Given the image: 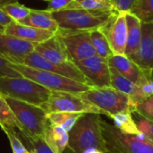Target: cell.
Returning <instances> with one entry per match:
<instances>
[{"label": "cell", "instance_id": "14", "mask_svg": "<svg viewBox=\"0 0 153 153\" xmlns=\"http://www.w3.org/2000/svg\"><path fill=\"white\" fill-rule=\"evenodd\" d=\"M130 58L144 72L153 74V22H143L140 44Z\"/></svg>", "mask_w": 153, "mask_h": 153}, {"label": "cell", "instance_id": "35", "mask_svg": "<svg viewBox=\"0 0 153 153\" xmlns=\"http://www.w3.org/2000/svg\"><path fill=\"white\" fill-rule=\"evenodd\" d=\"M144 95L145 98H148L153 95V75L146 78L141 84L138 85Z\"/></svg>", "mask_w": 153, "mask_h": 153}, {"label": "cell", "instance_id": "33", "mask_svg": "<svg viewBox=\"0 0 153 153\" xmlns=\"http://www.w3.org/2000/svg\"><path fill=\"white\" fill-rule=\"evenodd\" d=\"M17 71L11 67L10 62L0 56V77H21Z\"/></svg>", "mask_w": 153, "mask_h": 153}, {"label": "cell", "instance_id": "34", "mask_svg": "<svg viewBox=\"0 0 153 153\" xmlns=\"http://www.w3.org/2000/svg\"><path fill=\"white\" fill-rule=\"evenodd\" d=\"M73 2V0H50L46 10L49 12H56L69 9Z\"/></svg>", "mask_w": 153, "mask_h": 153}, {"label": "cell", "instance_id": "20", "mask_svg": "<svg viewBox=\"0 0 153 153\" xmlns=\"http://www.w3.org/2000/svg\"><path fill=\"white\" fill-rule=\"evenodd\" d=\"M127 21V42L125 55L131 57L136 51L142 39L143 22L131 12H126Z\"/></svg>", "mask_w": 153, "mask_h": 153}, {"label": "cell", "instance_id": "42", "mask_svg": "<svg viewBox=\"0 0 153 153\" xmlns=\"http://www.w3.org/2000/svg\"><path fill=\"white\" fill-rule=\"evenodd\" d=\"M73 1H74V2H77V3H79V2H81L82 0H73Z\"/></svg>", "mask_w": 153, "mask_h": 153}, {"label": "cell", "instance_id": "2", "mask_svg": "<svg viewBox=\"0 0 153 153\" xmlns=\"http://www.w3.org/2000/svg\"><path fill=\"white\" fill-rule=\"evenodd\" d=\"M78 94L85 101L104 111L108 117L120 112L133 114L135 111L130 97L111 86L91 87Z\"/></svg>", "mask_w": 153, "mask_h": 153}, {"label": "cell", "instance_id": "37", "mask_svg": "<svg viewBox=\"0 0 153 153\" xmlns=\"http://www.w3.org/2000/svg\"><path fill=\"white\" fill-rule=\"evenodd\" d=\"M13 22L14 21L2 8H0V24L4 27H6Z\"/></svg>", "mask_w": 153, "mask_h": 153}, {"label": "cell", "instance_id": "23", "mask_svg": "<svg viewBox=\"0 0 153 153\" xmlns=\"http://www.w3.org/2000/svg\"><path fill=\"white\" fill-rule=\"evenodd\" d=\"M113 125L122 133L129 135H136L141 131L138 129L137 124L130 112H120L111 116Z\"/></svg>", "mask_w": 153, "mask_h": 153}, {"label": "cell", "instance_id": "7", "mask_svg": "<svg viewBox=\"0 0 153 153\" xmlns=\"http://www.w3.org/2000/svg\"><path fill=\"white\" fill-rule=\"evenodd\" d=\"M106 153H153V145L119 131L113 124L101 119Z\"/></svg>", "mask_w": 153, "mask_h": 153}, {"label": "cell", "instance_id": "22", "mask_svg": "<svg viewBox=\"0 0 153 153\" xmlns=\"http://www.w3.org/2000/svg\"><path fill=\"white\" fill-rule=\"evenodd\" d=\"M73 8L102 13H116L118 12L112 0H82L79 3L74 1L69 9Z\"/></svg>", "mask_w": 153, "mask_h": 153}, {"label": "cell", "instance_id": "44", "mask_svg": "<svg viewBox=\"0 0 153 153\" xmlns=\"http://www.w3.org/2000/svg\"><path fill=\"white\" fill-rule=\"evenodd\" d=\"M0 95H2V94H1V93H0ZM2 96H3V95H2Z\"/></svg>", "mask_w": 153, "mask_h": 153}, {"label": "cell", "instance_id": "18", "mask_svg": "<svg viewBox=\"0 0 153 153\" xmlns=\"http://www.w3.org/2000/svg\"><path fill=\"white\" fill-rule=\"evenodd\" d=\"M110 86L128 95L134 108H136V106L140 102L146 99L137 84L122 75L120 73H118L116 69L112 67H110Z\"/></svg>", "mask_w": 153, "mask_h": 153}, {"label": "cell", "instance_id": "11", "mask_svg": "<svg viewBox=\"0 0 153 153\" xmlns=\"http://www.w3.org/2000/svg\"><path fill=\"white\" fill-rule=\"evenodd\" d=\"M22 65H25L27 66H30L35 69L55 73V74L65 76L67 78L73 79L74 81L90 85L87 79L81 73V71L76 67V65L74 64L73 61L63 63V64H55V63H51L46 60L36 51H32L24 58V61Z\"/></svg>", "mask_w": 153, "mask_h": 153}, {"label": "cell", "instance_id": "28", "mask_svg": "<svg viewBox=\"0 0 153 153\" xmlns=\"http://www.w3.org/2000/svg\"><path fill=\"white\" fill-rule=\"evenodd\" d=\"M2 9L14 22H21L22 20L27 18V16L30 14V8H28L25 5L20 4L18 1L7 4L4 6H3Z\"/></svg>", "mask_w": 153, "mask_h": 153}, {"label": "cell", "instance_id": "38", "mask_svg": "<svg viewBox=\"0 0 153 153\" xmlns=\"http://www.w3.org/2000/svg\"><path fill=\"white\" fill-rule=\"evenodd\" d=\"M82 153H105L103 152L102 151L97 149V148H90V149H87L85 151H83Z\"/></svg>", "mask_w": 153, "mask_h": 153}, {"label": "cell", "instance_id": "5", "mask_svg": "<svg viewBox=\"0 0 153 153\" xmlns=\"http://www.w3.org/2000/svg\"><path fill=\"white\" fill-rule=\"evenodd\" d=\"M10 65L15 71H17L21 75L28 78L41 86L47 88L49 91H66L72 93H81L91 87L88 84L74 81L73 79L67 78L65 76L44 71L39 69H35L25 65L14 64L10 62Z\"/></svg>", "mask_w": 153, "mask_h": 153}, {"label": "cell", "instance_id": "1", "mask_svg": "<svg viewBox=\"0 0 153 153\" xmlns=\"http://www.w3.org/2000/svg\"><path fill=\"white\" fill-rule=\"evenodd\" d=\"M100 114H82L69 134L67 148L74 153H82L90 148H97L106 153V146L100 126Z\"/></svg>", "mask_w": 153, "mask_h": 153}, {"label": "cell", "instance_id": "30", "mask_svg": "<svg viewBox=\"0 0 153 153\" xmlns=\"http://www.w3.org/2000/svg\"><path fill=\"white\" fill-rule=\"evenodd\" d=\"M18 136L22 140V142L26 145L30 146V149H31L34 153H54L53 151L47 145L43 138H36V139H30L24 136L20 131L15 130Z\"/></svg>", "mask_w": 153, "mask_h": 153}, {"label": "cell", "instance_id": "29", "mask_svg": "<svg viewBox=\"0 0 153 153\" xmlns=\"http://www.w3.org/2000/svg\"><path fill=\"white\" fill-rule=\"evenodd\" d=\"M4 133L5 134L7 139L9 140L11 149L13 153H34L31 149H28L26 145L22 142L20 137L18 136L15 129L8 128V127H1Z\"/></svg>", "mask_w": 153, "mask_h": 153}, {"label": "cell", "instance_id": "8", "mask_svg": "<svg viewBox=\"0 0 153 153\" xmlns=\"http://www.w3.org/2000/svg\"><path fill=\"white\" fill-rule=\"evenodd\" d=\"M46 113L51 112H72V113H95L105 115L99 108L90 104L82 99L78 93L51 91L48 101L41 107Z\"/></svg>", "mask_w": 153, "mask_h": 153}, {"label": "cell", "instance_id": "39", "mask_svg": "<svg viewBox=\"0 0 153 153\" xmlns=\"http://www.w3.org/2000/svg\"><path fill=\"white\" fill-rule=\"evenodd\" d=\"M18 0H0V8H2L3 6H4L7 4L10 3H13V2H17Z\"/></svg>", "mask_w": 153, "mask_h": 153}, {"label": "cell", "instance_id": "40", "mask_svg": "<svg viewBox=\"0 0 153 153\" xmlns=\"http://www.w3.org/2000/svg\"><path fill=\"white\" fill-rule=\"evenodd\" d=\"M4 27L0 24V33H4Z\"/></svg>", "mask_w": 153, "mask_h": 153}, {"label": "cell", "instance_id": "16", "mask_svg": "<svg viewBox=\"0 0 153 153\" xmlns=\"http://www.w3.org/2000/svg\"><path fill=\"white\" fill-rule=\"evenodd\" d=\"M34 51L51 63L63 64L72 61L60 37L56 33L46 40L37 43Z\"/></svg>", "mask_w": 153, "mask_h": 153}, {"label": "cell", "instance_id": "32", "mask_svg": "<svg viewBox=\"0 0 153 153\" xmlns=\"http://www.w3.org/2000/svg\"><path fill=\"white\" fill-rule=\"evenodd\" d=\"M133 117L137 124L138 129L153 139V122L149 121L148 119L144 118L143 117L137 114L136 112L133 113Z\"/></svg>", "mask_w": 153, "mask_h": 153}, {"label": "cell", "instance_id": "24", "mask_svg": "<svg viewBox=\"0 0 153 153\" xmlns=\"http://www.w3.org/2000/svg\"><path fill=\"white\" fill-rule=\"evenodd\" d=\"M90 36H91L92 46L94 48V50L97 56L102 58L108 59L110 56L113 55L108 40L106 35L104 34V32L100 28L91 30Z\"/></svg>", "mask_w": 153, "mask_h": 153}, {"label": "cell", "instance_id": "43", "mask_svg": "<svg viewBox=\"0 0 153 153\" xmlns=\"http://www.w3.org/2000/svg\"><path fill=\"white\" fill-rule=\"evenodd\" d=\"M43 1H47V2H49L50 0H43Z\"/></svg>", "mask_w": 153, "mask_h": 153}, {"label": "cell", "instance_id": "31", "mask_svg": "<svg viewBox=\"0 0 153 153\" xmlns=\"http://www.w3.org/2000/svg\"><path fill=\"white\" fill-rule=\"evenodd\" d=\"M134 112L141 115L149 121L153 122V95L140 102L136 106Z\"/></svg>", "mask_w": 153, "mask_h": 153}, {"label": "cell", "instance_id": "10", "mask_svg": "<svg viewBox=\"0 0 153 153\" xmlns=\"http://www.w3.org/2000/svg\"><path fill=\"white\" fill-rule=\"evenodd\" d=\"M74 64L84 75L91 87L110 86V67L108 59L96 55L82 60L74 61Z\"/></svg>", "mask_w": 153, "mask_h": 153}, {"label": "cell", "instance_id": "6", "mask_svg": "<svg viewBox=\"0 0 153 153\" xmlns=\"http://www.w3.org/2000/svg\"><path fill=\"white\" fill-rule=\"evenodd\" d=\"M59 29L91 30L105 25L114 13L91 12L80 8L51 12Z\"/></svg>", "mask_w": 153, "mask_h": 153}, {"label": "cell", "instance_id": "26", "mask_svg": "<svg viewBox=\"0 0 153 153\" xmlns=\"http://www.w3.org/2000/svg\"><path fill=\"white\" fill-rule=\"evenodd\" d=\"M2 126L22 132V126L8 105L5 98L0 95V127Z\"/></svg>", "mask_w": 153, "mask_h": 153}, {"label": "cell", "instance_id": "41", "mask_svg": "<svg viewBox=\"0 0 153 153\" xmlns=\"http://www.w3.org/2000/svg\"><path fill=\"white\" fill-rule=\"evenodd\" d=\"M64 153H74V152H71L68 148H66V149H65V151L64 152Z\"/></svg>", "mask_w": 153, "mask_h": 153}, {"label": "cell", "instance_id": "19", "mask_svg": "<svg viewBox=\"0 0 153 153\" xmlns=\"http://www.w3.org/2000/svg\"><path fill=\"white\" fill-rule=\"evenodd\" d=\"M43 139L54 153H64L68 146L69 134L63 127L48 122L46 126Z\"/></svg>", "mask_w": 153, "mask_h": 153}, {"label": "cell", "instance_id": "3", "mask_svg": "<svg viewBox=\"0 0 153 153\" xmlns=\"http://www.w3.org/2000/svg\"><path fill=\"white\" fill-rule=\"evenodd\" d=\"M22 126V134L27 138H43L48 120L46 111L36 105L10 97H4Z\"/></svg>", "mask_w": 153, "mask_h": 153}, {"label": "cell", "instance_id": "27", "mask_svg": "<svg viewBox=\"0 0 153 153\" xmlns=\"http://www.w3.org/2000/svg\"><path fill=\"white\" fill-rule=\"evenodd\" d=\"M130 12L143 22H153V0H136Z\"/></svg>", "mask_w": 153, "mask_h": 153}, {"label": "cell", "instance_id": "13", "mask_svg": "<svg viewBox=\"0 0 153 153\" xmlns=\"http://www.w3.org/2000/svg\"><path fill=\"white\" fill-rule=\"evenodd\" d=\"M36 44L9 34L0 33V56L11 63L22 64L24 58L34 51Z\"/></svg>", "mask_w": 153, "mask_h": 153}, {"label": "cell", "instance_id": "17", "mask_svg": "<svg viewBox=\"0 0 153 153\" xmlns=\"http://www.w3.org/2000/svg\"><path fill=\"white\" fill-rule=\"evenodd\" d=\"M4 33L35 43L42 42L55 35V32L53 31L25 25L17 22H13L4 27Z\"/></svg>", "mask_w": 153, "mask_h": 153}, {"label": "cell", "instance_id": "9", "mask_svg": "<svg viewBox=\"0 0 153 153\" xmlns=\"http://www.w3.org/2000/svg\"><path fill=\"white\" fill-rule=\"evenodd\" d=\"M56 33L60 37L73 62L96 56L91 40L90 30L59 29Z\"/></svg>", "mask_w": 153, "mask_h": 153}, {"label": "cell", "instance_id": "21", "mask_svg": "<svg viewBox=\"0 0 153 153\" xmlns=\"http://www.w3.org/2000/svg\"><path fill=\"white\" fill-rule=\"evenodd\" d=\"M20 23L29 26H33L39 29L50 30L55 33L59 30V27L56 22L55 21V19L53 18L51 12L48 10L30 9V14Z\"/></svg>", "mask_w": 153, "mask_h": 153}, {"label": "cell", "instance_id": "25", "mask_svg": "<svg viewBox=\"0 0 153 153\" xmlns=\"http://www.w3.org/2000/svg\"><path fill=\"white\" fill-rule=\"evenodd\" d=\"M82 115L72 112H51L47 113V118L50 124L61 126L69 133Z\"/></svg>", "mask_w": 153, "mask_h": 153}, {"label": "cell", "instance_id": "12", "mask_svg": "<svg viewBox=\"0 0 153 153\" xmlns=\"http://www.w3.org/2000/svg\"><path fill=\"white\" fill-rule=\"evenodd\" d=\"M126 12L114 13L108 22L100 29L106 35L113 54L123 55L126 52L127 42Z\"/></svg>", "mask_w": 153, "mask_h": 153}, {"label": "cell", "instance_id": "36", "mask_svg": "<svg viewBox=\"0 0 153 153\" xmlns=\"http://www.w3.org/2000/svg\"><path fill=\"white\" fill-rule=\"evenodd\" d=\"M118 12H130L136 0H112Z\"/></svg>", "mask_w": 153, "mask_h": 153}, {"label": "cell", "instance_id": "4", "mask_svg": "<svg viewBox=\"0 0 153 153\" xmlns=\"http://www.w3.org/2000/svg\"><path fill=\"white\" fill-rule=\"evenodd\" d=\"M50 91L23 76L0 77V93L4 97L16 99L40 108L48 101Z\"/></svg>", "mask_w": 153, "mask_h": 153}, {"label": "cell", "instance_id": "15", "mask_svg": "<svg viewBox=\"0 0 153 153\" xmlns=\"http://www.w3.org/2000/svg\"><path fill=\"white\" fill-rule=\"evenodd\" d=\"M108 63L110 67L116 69L118 73L137 85L141 84L146 78L153 75V74L144 72L125 54H113L108 58Z\"/></svg>", "mask_w": 153, "mask_h": 153}]
</instances>
